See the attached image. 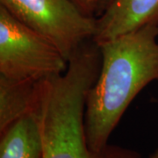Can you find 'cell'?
Wrapping results in <instances>:
<instances>
[{
	"mask_svg": "<svg viewBox=\"0 0 158 158\" xmlns=\"http://www.w3.org/2000/svg\"><path fill=\"white\" fill-rule=\"evenodd\" d=\"M40 84L0 77V133L35 110Z\"/></svg>",
	"mask_w": 158,
	"mask_h": 158,
	"instance_id": "cell-7",
	"label": "cell"
},
{
	"mask_svg": "<svg viewBox=\"0 0 158 158\" xmlns=\"http://www.w3.org/2000/svg\"><path fill=\"white\" fill-rule=\"evenodd\" d=\"M97 158H141V156L134 150L108 144L100 154L97 155Z\"/></svg>",
	"mask_w": 158,
	"mask_h": 158,
	"instance_id": "cell-8",
	"label": "cell"
},
{
	"mask_svg": "<svg viewBox=\"0 0 158 158\" xmlns=\"http://www.w3.org/2000/svg\"><path fill=\"white\" fill-rule=\"evenodd\" d=\"M101 63L88 92L85 125L90 151L98 155L141 90L158 81V19L98 44Z\"/></svg>",
	"mask_w": 158,
	"mask_h": 158,
	"instance_id": "cell-1",
	"label": "cell"
},
{
	"mask_svg": "<svg viewBox=\"0 0 158 158\" xmlns=\"http://www.w3.org/2000/svg\"><path fill=\"white\" fill-rule=\"evenodd\" d=\"M100 63L99 48L90 42L71 57L64 73L40 82L34 112L43 158H97L87 143L85 115Z\"/></svg>",
	"mask_w": 158,
	"mask_h": 158,
	"instance_id": "cell-2",
	"label": "cell"
},
{
	"mask_svg": "<svg viewBox=\"0 0 158 158\" xmlns=\"http://www.w3.org/2000/svg\"><path fill=\"white\" fill-rule=\"evenodd\" d=\"M18 20L56 47L69 61L96 34L97 19L75 0H0Z\"/></svg>",
	"mask_w": 158,
	"mask_h": 158,
	"instance_id": "cell-4",
	"label": "cell"
},
{
	"mask_svg": "<svg viewBox=\"0 0 158 158\" xmlns=\"http://www.w3.org/2000/svg\"><path fill=\"white\" fill-rule=\"evenodd\" d=\"M113 0H98V10H97L96 17L99 16L103 11H105V9L107 7L110 3Z\"/></svg>",
	"mask_w": 158,
	"mask_h": 158,
	"instance_id": "cell-10",
	"label": "cell"
},
{
	"mask_svg": "<svg viewBox=\"0 0 158 158\" xmlns=\"http://www.w3.org/2000/svg\"><path fill=\"white\" fill-rule=\"evenodd\" d=\"M68 66L56 46L0 6V77L41 82L62 75Z\"/></svg>",
	"mask_w": 158,
	"mask_h": 158,
	"instance_id": "cell-3",
	"label": "cell"
},
{
	"mask_svg": "<svg viewBox=\"0 0 158 158\" xmlns=\"http://www.w3.org/2000/svg\"><path fill=\"white\" fill-rule=\"evenodd\" d=\"M0 134V158H43L39 121L34 111Z\"/></svg>",
	"mask_w": 158,
	"mask_h": 158,
	"instance_id": "cell-6",
	"label": "cell"
},
{
	"mask_svg": "<svg viewBox=\"0 0 158 158\" xmlns=\"http://www.w3.org/2000/svg\"><path fill=\"white\" fill-rule=\"evenodd\" d=\"M148 158H158V149L155 153H153Z\"/></svg>",
	"mask_w": 158,
	"mask_h": 158,
	"instance_id": "cell-11",
	"label": "cell"
},
{
	"mask_svg": "<svg viewBox=\"0 0 158 158\" xmlns=\"http://www.w3.org/2000/svg\"><path fill=\"white\" fill-rule=\"evenodd\" d=\"M75 1L84 11L89 13L90 15L96 17L98 0H75Z\"/></svg>",
	"mask_w": 158,
	"mask_h": 158,
	"instance_id": "cell-9",
	"label": "cell"
},
{
	"mask_svg": "<svg viewBox=\"0 0 158 158\" xmlns=\"http://www.w3.org/2000/svg\"><path fill=\"white\" fill-rule=\"evenodd\" d=\"M97 44L158 19V0H113L96 17Z\"/></svg>",
	"mask_w": 158,
	"mask_h": 158,
	"instance_id": "cell-5",
	"label": "cell"
}]
</instances>
